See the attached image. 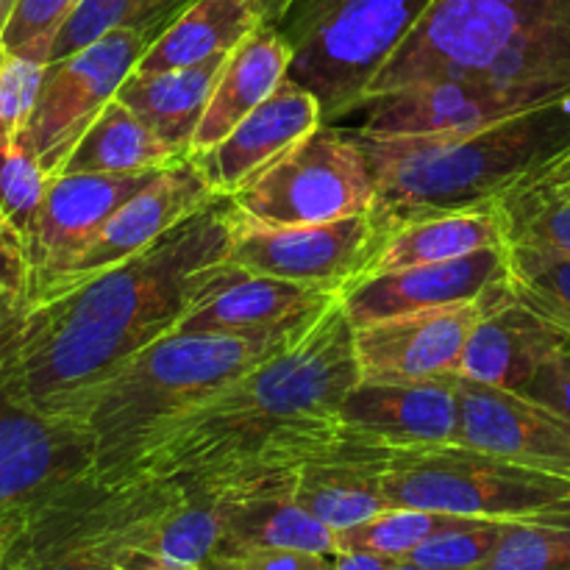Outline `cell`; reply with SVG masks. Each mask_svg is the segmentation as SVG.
Masks as SVG:
<instances>
[{
    "label": "cell",
    "mask_w": 570,
    "mask_h": 570,
    "mask_svg": "<svg viewBox=\"0 0 570 570\" xmlns=\"http://www.w3.org/2000/svg\"><path fill=\"white\" fill-rule=\"evenodd\" d=\"M360 384L354 326L334 301L315 326L150 434L126 479H217L298 468L345 445L340 404Z\"/></svg>",
    "instance_id": "cell-2"
},
{
    "label": "cell",
    "mask_w": 570,
    "mask_h": 570,
    "mask_svg": "<svg viewBox=\"0 0 570 570\" xmlns=\"http://www.w3.org/2000/svg\"><path fill=\"white\" fill-rule=\"evenodd\" d=\"M471 518L449 515V512L390 507V510L379 512L376 518L360 523V527L337 532V549L367 551V554H379L390 562L406 560L429 538H434L440 532H449L454 527H462Z\"/></svg>",
    "instance_id": "cell-31"
},
{
    "label": "cell",
    "mask_w": 570,
    "mask_h": 570,
    "mask_svg": "<svg viewBox=\"0 0 570 570\" xmlns=\"http://www.w3.org/2000/svg\"><path fill=\"white\" fill-rule=\"evenodd\" d=\"M507 287L570 340V256L549 262L507 259Z\"/></svg>",
    "instance_id": "cell-35"
},
{
    "label": "cell",
    "mask_w": 570,
    "mask_h": 570,
    "mask_svg": "<svg viewBox=\"0 0 570 570\" xmlns=\"http://www.w3.org/2000/svg\"><path fill=\"white\" fill-rule=\"evenodd\" d=\"M390 560L367 551H337V570H387Z\"/></svg>",
    "instance_id": "cell-42"
},
{
    "label": "cell",
    "mask_w": 570,
    "mask_h": 570,
    "mask_svg": "<svg viewBox=\"0 0 570 570\" xmlns=\"http://www.w3.org/2000/svg\"><path fill=\"white\" fill-rule=\"evenodd\" d=\"M570 95L484 81H434L367 98L360 134L376 139L465 134Z\"/></svg>",
    "instance_id": "cell-12"
},
{
    "label": "cell",
    "mask_w": 570,
    "mask_h": 570,
    "mask_svg": "<svg viewBox=\"0 0 570 570\" xmlns=\"http://www.w3.org/2000/svg\"><path fill=\"white\" fill-rule=\"evenodd\" d=\"M45 67L48 65L42 61L9 53L3 48L0 53V139L26 131L39 89H42Z\"/></svg>",
    "instance_id": "cell-38"
},
{
    "label": "cell",
    "mask_w": 570,
    "mask_h": 570,
    "mask_svg": "<svg viewBox=\"0 0 570 570\" xmlns=\"http://www.w3.org/2000/svg\"><path fill=\"white\" fill-rule=\"evenodd\" d=\"M0 33H3V0H0Z\"/></svg>",
    "instance_id": "cell-48"
},
{
    "label": "cell",
    "mask_w": 570,
    "mask_h": 570,
    "mask_svg": "<svg viewBox=\"0 0 570 570\" xmlns=\"http://www.w3.org/2000/svg\"><path fill=\"white\" fill-rule=\"evenodd\" d=\"M237 232L217 195L142 254L72 287L0 312V362L11 393L48 417L78 421L95 393L187 317L226 273Z\"/></svg>",
    "instance_id": "cell-1"
},
{
    "label": "cell",
    "mask_w": 570,
    "mask_h": 570,
    "mask_svg": "<svg viewBox=\"0 0 570 570\" xmlns=\"http://www.w3.org/2000/svg\"><path fill=\"white\" fill-rule=\"evenodd\" d=\"M31 282L33 271L26 237L0 212V309L26 301L31 293Z\"/></svg>",
    "instance_id": "cell-40"
},
{
    "label": "cell",
    "mask_w": 570,
    "mask_h": 570,
    "mask_svg": "<svg viewBox=\"0 0 570 570\" xmlns=\"http://www.w3.org/2000/svg\"><path fill=\"white\" fill-rule=\"evenodd\" d=\"M92 471L89 429L81 421L48 417L22 404L11 393L0 362V521L31 518Z\"/></svg>",
    "instance_id": "cell-11"
},
{
    "label": "cell",
    "mask_w": 570,
    "mask_h": 570,
    "mask_svg": "<svg viewBox=\"0 0 570 570\" xmlns=\"http://www.w3.org/2000/svg\"><path fill=\"white\" fill-rule=\"evenodd\" d=\"M0 53H3V45H0Z\"/></svg>",
    "instance_id": "cell-49"
},
{
    "label": "cell",
    "mask_w": 570,
    "mask_h": 570,
    "mask_svg": "<svg viewBox=\"0 0 570 570\" xmlns=\"http://www.w3.org/2000/svg\"><path fill=\"white\" fill-rule=\"evenodd\" d=\"M376 178V215H412L490 204L570 148V98L465 134L376 139L356 134Z\"/></svg>",
    "instance_id": "cell-4"
},
{
    "label": "cell",
    "mask_w": 570,
    "mask_h": 570,
    "mask_svg": "<svg viewBox=\"0 0 570 570\" xmlns=\"http://www.w3.org/2000/svg\"><path fill=\"white\" fill-rule=\"evenodd\" d=\"M507 523L510 521H482V518H471L462 527H454L449 532H440L434 538H429L426 543H421L406 557V562H415V566L434 570H476L493 554Z\"/></svg>",
    "instance_id": "cell-36"
},
{
    "label": "cell",
    "mask_w": 570,
    "mask_h": 570,
    "mask_svg": "<svg viewBox=\"0 0 570 570\" xmlns=\"http://www.w3.org/2000/svg\"><path fill=\"white\" fill-rule=\"evenodd\" d=\"M429 6L432 0H289L273 22L289 48L287 78L315 95L323 122L351 115Z\"/></svg>",
    "instance_id": "cell-7"
},
{
    "label": "cell",
    "mask_w": 570,
    "mask_h": 570,
    "mask_svg": "<svg viewBox=\"0 0 570 570\" xmlns=\"http://www.w3.org/2000/svg\"><path fill=\"white\" fill-rule=\"evenodd\" d=\"M484 248H501V226L493 200L468 206V209L412 215L404 220L387 223V237L365 276L451 262Z\"/></svg>",
    "instance_id": "cell-24"
},
{
    "label": "cell",
    "mask_w": 570,
    "mask_h": 570,
    "mask_svg": "<svg viewBox=\"0 0 570 570\" xmlns=\"http://www.w3.org/2000/svg\"><path fill=\"white\" fill-rule=\"evenodd\" d=\"M387 570H434V568H423V566H415V562H406V560H395L390 562Z\"/></svg>",
    "instance_id": "cell-45"
},
{
    "label": "cell",
    "mask_w": 570,
    "mask_h": 570,
    "mask_svg": "<svg viewBox=\"0 0 570 570\" xmlns=\"http://www.w3.org/2000/svg\"><path fill=\"white\" fill-rule=\"evenodd\" d=\"M195 0H81L56 33L50 61L72 56L115 28H134L159 39Z\"/></svg>",
    "instance_id": "cell-30"
},
{
    "label": "cell",
    "mask_w": 570,
    "mask_h": 570,
    "mask_svg": "<svg viewBox=\"0 0 570 570\" xmlns=\"http://www.w3.org/2000/svg\"><path fill=\"white\" fill-rule=\"evenodd\" d=\"M206 570H337V554L312 551H217Z\"/></svg>",
    "instance_id": "cell-39"
},
{
    "label": "cell",
    "mask_w": 570,
    "mask_h": 570,
    "mask_svg": "<svg viewBox=\"0 0 570 570\" xmlns=\"http://www.w3.org/2000/svg\"><path fill=\"white\" fill-rule=\"evenodd\" d=\"M178 161H184V156H178L154 128L145 126L126 104L115 98L87 128L61 173L131 176V173L167 170Z\"/></svg>",
    "instance_id": "cell-29"
},
{
    "label": "cell",
    "mask_w": 570,
    "mask_h": 570,
    "mask_svg": "<svg viewBox=\"0 0 570 570\" xmlns=\"http://www.w3.org/2000/svg\"><path fill=\"white\" fill-rule=\"evenodd\" d=\"M521 393L554 410L570 423V343L546 360V365L534 373V379Z\"/></svg>",
    "instance_id": "cell-41"
},
{
    "label": "cell",
    "mask_w": 570,
    "mask_h": 570,
    "mask_svg": "<svg viewBox=\"0 0 570 570\" xmlns=\"http://www.w3.org/2000/svg\"><path fill=\"white\" fill-rule=\"evenodd\" d=\"M337 423L348 438L387 449L449 445L460 438L456 379L432 382H360L340 404Z\"/></svg>",
    "instance_id": "cell-17"
},
{
    "label": "cell",
    "mask_w": 570,
    "mask_h": 570,
    "mask_svg": "<svg viewBox=\"0 0 570 570\" xmlns=\"http://www.w3.org/2000/svg\"><path fill=\"white\" fill-rule=\"evenodd\" d=\"M384 237L387 223L376 212L312 226H262L237 212L228 262L256 276L343 293L365 276Z\"/></svg>",
    "instance_id": "cell-10"
},
{
    "label": "cell",
    "mask_w": 570,
    "mask_h": 570,
    "mask_svg": "<svg viewBox=\"0 0 570 570\" xmlns=\"http://www.w3.org/2000/svg\"><path fill=\"white\" fill-rule=\"evenodd\" d=\"M434 81L570 95V0H432L367 98Z\"/></svg>",
    "instance_id": "cell-3"
},
{
    "label": "cell",
    "mask_w": 570,
    "mask_h": 570,
    "mask_svg": "<svg viewBox=\"0 0 570 570\" xmlns=\"http://www.w3.org/2000/svg\"><path fill=\"white\" fill-rule=\"evenodd\" d=\"M178 570H206L204 566H181Z\"/></svg>",
    "instance_id": "cell-47"
},
{
    "label": "cell",
    "mask_w": 570,
    "mask_h": 570,
    "mask_svg": "<svg viewBox=\"0 0 570 570\" xmlns=\"http://www.w3.org/2000/svg\"><path fill=\"white\" fill-rule=\"evenodd\" d=\"M507 259L570 256V178L543 165L493 200Z\"/></svg>",
    "instance_id": "cell-25"
},
{
    "label": "cell",
    "mask_w": 570,
    "mask_h": 570,
    "mask_svg": "<svg viewBox=\"0 0 570 570\" xmlns=\"http://www.w3.org/2000/svg\"><path fill=\"white\" fill-rule=\"evenodd\" d=\"M6 570H120L117 557L48 518H28Z\"/></svg>",
    "instance_id": "cell-32"
},
{
    "label": "cell",
    "mask_w": 570,
    "mask_h": 570,
    "mask_svg": "<svg viewBox=\"0 0 570 570\" xmlns=\"http://www.w3.org/2000/svg\"><path fill=\"white\" fill-rule=\"evenodd\" d=\"M504 282V250L484 248L451 262L362 276L340 293V301H343L351 326H365V323L410 315V312L473 304Z\"/></svg>",
    "instance_id": "cell-19"
},
{
    "label": "cell",
    "mask_w": 570,
    "mask_h": 570,
    "mask_svg": "<svg viewBox=\"0 0 570 570\" xmlns=\"http://www.w3.org/2000/svg\"><path fill=\"white\" fill-rule=\"evenodd\" d=\"M323 312L271 332H173L156 340L111 376L78 417L92 434L95 482H120L156 429L293 345Z\"/></svg>",
    "instance_id": "cell-5"
},
{
    "label": "cell",
    "mask_w": 570,
    "mask_h": 570,
    "mask_svg": "<svg viewBox=\"0 0 570 570\" xmlns=\"http://www.w3.org/2000/svg\"><path fill=\"white\" fill-rule=\"evenodd\" d=\"M161 170L131 173V176H106V173H59L50 176L37 226L28 239L31 256V293L50 278L59 276L104 223L126 200L142 193ZM28 293V295H31Z\"/></svg>",
    "instance_id": "cell-18"
},
{
    "label": "cell",
    "mask_w": 570,
    "mask_h": 570,
    "mask_svg": "<svg viewBox=\"0 0 570 570\" xmlns=\"http://www.w3.org/2000/svg\"><path fill=\"white\" fill-rule=\"evenodd\" d=\"M295 476L298 468H245L217 479H189L220 493L223 540L217 551L337 554V532L295 501Z\"/></svg>",
    "instance_id": "cell-14"
},
{
    "label": "cell",
    "mask_w": 570,
    "mask_h": 570,
    "mask_svg": "<svg viewBox=\"0 0 570 570\" xmlns=\"http://www.w3.org/2000/svg\"><path fill=\"white\" fill-rule=\"evenodd\" d=\"M226 59L161 72L134 70L120 83L115 98L126 104L145 126L154 128L178 156L189 159L195 128L204 117Z\"/></svg>",
    "instance_id": "cell-27"
},
{
    "label": "cell",
    "mask_w": 570,
    "mask_h": 570,
    "mask_svg": "<svg viewBox=\"0 0 570 570\" xmlns=\"http://www.w3.org/2000/svg\"><path fill=\"white\" fill-rule=\"evenodd\" d=\"M476 570H570V521H510Z\"/></svg>",
    "instance_id": "cell-33"
},
{
    "label": "cell",
    "mask_w": 570,
    "mask_h": 570,
    "mask_svg": "<svg viewBox=\"0 0 570 570\" xmlns=\"http://www.w3.org/2000/svg\"><path fill=\"white\" fill-rule=\"evenodd\" d=\"M48 181L50 176L20 134L0 139V212L14 223L26 243L37 226Z\"/></svg>",
    "instance_id": "cell-34"
},
{
    "label": "cell",
    "mask_w": 570,
    "mask_h": 570,
    "mask_svg": "<svg viewBox=\"0 0 570 570\" xmlns=\"http://www.w3.org/2000/svg\"><path fill=\"white\" fill-rule=\"evenodd\" d=\"M217 189L212 187L209 178L198 167V161L189 159L178 161V165L161 170L148 187L131 200L120 206L109 220L104 223L98 234L87 243V248L59 273L50 278L48 284L33 289L31 295L53 293V289L72 287L87 278L98 276V273L109 271V267L120 265V262L131 259V256L142 254L154 243H159L165 234L181 226L184 220L204 209L206 204L217 198ZM28 295V298H31Z\"/></svg>",
    "instance_id": "cell-13"
},
{
    "label": "cell",
    "mask_w": 570,
    "mask_h": 570,
    "mask_svg": "<svg viewBox=\"0 0 570 570\" xmlns=\"http://www.w3.org/2000/svg\"><path fill=\"white\" fill-rule=\"evenodd\" d=\"M289 48L273 22L256 28L223 65L204 117L195 128L189 156L220 145L256 106L265 104L287 78Z\"/></svg>",
    "instance_id": "cell-23"
},
{
    "label": "cell",
    "mask_w": 570,
    "mask_h": 570,
    "mask_svg": "<svg viewBox=\"0 0 570 570\" xmlns=\"http://www.w3.org/2000/svg\"><path fill=\"white\" fill-rule=\"evenodd\" d=\"M14 3L17 0H3V28H6V22H9L11 11H14Z\"/></svg>",
    "instance_id": "cell-46"
},
{
    "label": "cell",
    "mask_w": 570,
    "mask_h": 570,
    "mask_svg": "<svg viewBox=\"0 0 570 570\" xmlns=\"http://www.w3.org/2000/svg\"><path fill=\"white\" fill-rule=\"evenodd\" d=\"M295 501L334 532L360 527L390 510L376 468L362 456L360 440L348 434L340 451L298 465Z\"/></svg>",
    "instance_id": "cell-26"
},
{
    "label": "cell",
    "mask_w": 570,
    "mask_h": 570,
    "mask_svg": "<svg viewBox=\"0 0 570 570\" xmlns=\"http://www.w3.org/2000/svg\"><path fill=\"white\" fill-rule=\"evenodd\" d=\"M340 293L284 278L245 273L228 262L226 273L195 301L176 332L250 334L289 326L332 306Z\"/></svg>",
    "instance_id": "cell-22"
},
{
    "label": "cell",
    "mask_w": 570,
    "mask_h": 570,
    "mask_svg": "<svg viewBox=\"0 0 570 570\" xmlns=\"http://www.w3.org/2000/svg\"><path fill=\"white\" fill-rule=\"evenodd\" d=\"M566 343V334L523 306L504 282L482 298V315L468 340L460 376L521 393Z\"/></svg>",
    "instance_id": "cell-21"
},
{
    "label": "cell",
    "mask_w": 570,
    "mask_h": 570,
    "mask_svg": "<svg viewBox=\"0 0 570 570\" xmlns=\"http://www.w3.org/2000/svg\"><path fill=\"white\" fill-rule=\"evenodd\" d=\"M154 39L134 28H115L87 48L48 61L37 106L20 134L48 176H59L87 128L115 100Z\"/></svg>",
    "instance_id": "cell-9"
},
{
    "label": "cell",
    "mask_w": 570,
    "mask_h": 570,
    "mask_svg": "<svg viewBox=\"0 0 570 570\" xmlns=\"http://www.w3.org/2000/svg\"><path fill=\"white\" fill-rule=\"evenodd\" d=\"M232 200L245 220L262 226H312L376 209V178L356 137L323 122Z\"/></svg>",
    "instance_id": "cell-8"
},
{
    "label": "cell",
    "mask_w": 570,
    "mask_h": 570,
    "mask_svg": "<svg viewBox=\"0 0 570 570\" xmlns=\"http://www.w3.org/2000/svg\"><path fill=\"white\" fill-rule=\"evenodd\" d=\"M390 507L482 521H570V476L462 443L387 449L362 443Z\"/></svg>",
    "instance_id": "cell-6"
},
{
    "label": "cell",
    "mask_w": 570,
    "mask_h": 570,
    "mask_svg": "<svg viewBox=\"0 0 570 570\" xmlns=\"http://www.w3.org/2000/svg\"><path fill=\"white\" fill-rule=\"evenodd\" d=\"M78 3L81 0H17L0 33V45L9 53L48 65L56 33L61 31Z\"/></svg>",
    "instance_id": "cell-37"
},
{
    "label": "cell",
    "mask_w": 570,
    "mask_h": 570,
    "mask_svg": "<svg viewBox=\"0 0 570 570\" xmlns=\"http://www.w3.org/2000/svg\"><path fill=\"white\" fill-rule=\"evenodd\" d=\"M26 521L28 518H6V521H0V570H6V560H9L17 538L26 529Z\"/></svg>",
    "instance_id": "cell-43"
},
{
    "label": "cell",
    "mask_w": 570,
    "mask_h": 570,
    "mask_svg": "<svg viewBox=\"0 0 570 570\" xmlns=\"http://www.w3.org/2000/svg\"><path fill=\"white\" fill-rule=\"evenodd\" d=\"M289 0H265V9H267V22H276L278 17H282L284 6H287Z\"/></svg>",
    "instance_id": "cell-44"
},
{
    "label": "cell",
    "mask_w": 570,
    "mask_h": 570,
    "mask_svg": "<svg viewBox=\"0 0 570 570\" xmlns=\"http://www.w3.org/2000/svg\"><path fill=\"white\" fill-rule=\"evenodd\" d=\"M267 22L265 0H195L148 48L139 72L178 70L232 56Z\"/></svg>",
    "instance_id": "cell-28"
},
{
    "label": "cell",
    "mask_w": 570,
    "mask_h": 570,
    "mask_svg": "<svg viewBox=\"0 0 570 570\" xmlns=\"http://www.w3.org/2000/svg\"><path fill=\"white\" fill-rule=\"evenodd\" d=\"M479 315L482 298L354 326L360 382L456 379Z\"/></svg>",
    "instance_id": "cell-15"
},
{
    "label": "cell",
    "mask_w": 570,
    "mask_h": 570,
    "mask_svg": "<svg viewBox=\"0 0 570 570\" xmlns=\"http://www.w3.org/2000/svg\"><path fill=\"white\" fill-rule=\"evenodd\" d=\"M317 126H323V109L315 95L284 78L220 145L193 159L217 193L234 195Z\"/></svg>",
    "instance_id": "cell-20"
},
{
    "label": "cell",
    "mask_w": 570,
    "mask_h": 570,
    "mask_svg": "<svg viewBox=\"0 0 570 570\" xmlns=\"http://www.w3.org/2000/svg\"><path fill=\"white\" fill-rule=\"evenodd\" d=\"M460 438L456 443L538 471L570 476V423L515 390L456 376Z\"/></svg>",
    "instance_id": "cell-16"
}]
</instances>
